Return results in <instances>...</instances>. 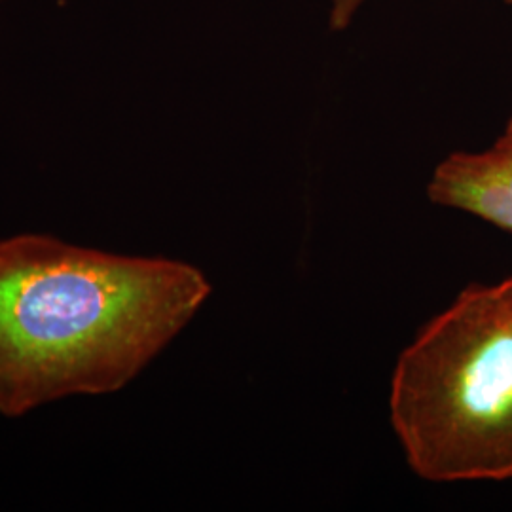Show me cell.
<instances>
[{
  "label": "cell",
  "instance_id": "1",
  "mask_svg": "<svg viewBox=\"0 0 512 512\" xmlns=\"http://www.w3.org/2000/svg\"><path fill=\"white\" fill-rule=\"evenodd\" d=\"M209 294L202 270L181 260L44 234L0 239V416L124 389Z\"/></svg>",
  "mask_w": 512,
  "mask_h": 512
},
{
  "label": "cell",
  "instance_id": "2",
  "mask_svg": "<svg viewBox=\"0 0 512 512\" xmlns=\"http://www.w3.org/2000/svg\"><path fill=\"white\" fill-rule=\"evenodd\" d=\"M389 410L429 482L512 478V277L469 285L404 349Z\"/></svg>",
  "mask_w": 512,
  "mask_h": 512
},
{
  "label": "cell",
  "instance_id": "3",
  "mask_svg": "<svg viewBox=\"0 0 512 512\" xmlns=\"http://www.w3.org/2000/svg\"><path fill=\"white\" fill-rule=\"evenodd\" d=\"M427 196L512 234V114L492 147L454 152L442 160L427 184Z\"/></svg>",
  "mask_w": 512,
  "mask_h": 512
},
{
  "label": "cell",
  "instance_id": "4",
  "mask_svg": "<svg viewBox=\"0 0 512 512\" xmlns=\"http://www.w3.org/2000/svg\"><path fill=\"white\" fill-rule=\"evenodd\" d=\"M368 0H330V25L334 29H346Z\"/></svg>",
  "mask_w": 512,
  "mask_h": 512
},
{
  "label": "cell",
  "instance_id": "5",
  "mask_svg": "<svg viewBox=\"0 0 512 512\" xmlns=\"http://www.w3.org/2000/svg\"><path fill=\"white\" fill-rule=\"evenodd\" d=\"M507 2H509V4H512V0H507Z\"/></svg>",
  "mask_w": 512,
  "mask_h": 512
}]
</instances>
